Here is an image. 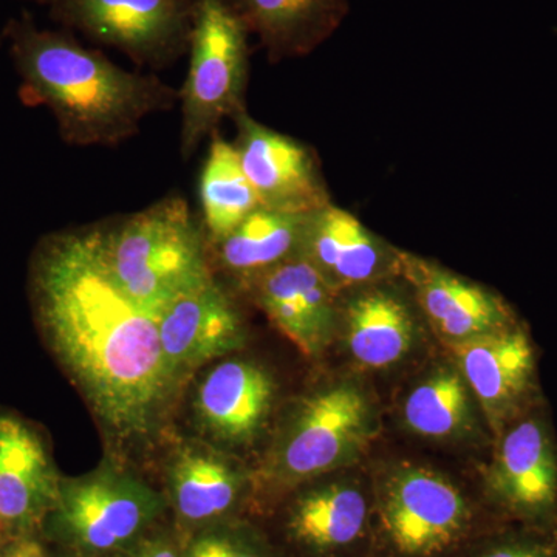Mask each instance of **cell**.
<instances>
[{"label": "cell", "instance_id": "obj_1", "mask_svg": "<svg viewBox=\"0 0 557 557\" xmlns=\"http://www.w3.org/2000/svg\"><path fill=\"white\" fill-rule=\"evenodd\" d=\"M28 296L40 335L106 431L121 440L148 437L175 381L159 319L119 287L95 225L39 240Z\"/></svg>", "mask_w": 557, "mask_h": 557}, {"label": "cell", "instance_id": "obj_2", "mask_svg": "<svg viewBox=\"0 0 557 557\" xmlns=\"http://www.w3.org/2000/svg\"><path fill=\"white\" fill-rule=\"evenodd\" d=\"M2 42L21 100L49 109L62 141L75 148H115L148 116L178 106L180 90L159 76L120 67L72 33L40 28L30 14L7 22Z\"/></svg>", "mask_w": 557, "mask_h": 557}, {"label": "cell", "instance_id": "obj_3", "mask_svg": "<svg viewBox=\"0 0 557 557\" xmlns=\"http://www.w3.org/2000/svg\"><path fill=\"white\" fill-rule=\"evenodd\" d=\"M95 228L119 287L157 319L174 300L215 277L203 225L177 194Z\"/></svg>", "mask_w": 557, "mask_h": 557}, {"label": "cell", "instance_id": "obj_4", "mask_svg": "<svg viewBox=\"0 0 557 557\" xmlns=\"http://www.w3.org/2000/svg\"><path fill=\"white\" fill-rule=\"evenodd\" d=\"M249 33L234 0H194L189 67L180 90V153L188 161L223 120L244 112Z\"/></svg>", "mask_w": 557, "mask_h": 557}, {"label": "cell", "instance_id": "obj_5", "mask_svg": "<svg viewBox=\"0 0 557 557\" xmlns=\"http://www.w3.org/2000/svg\"><path fill=\"white\" fill-rule=\"evenodd\" d=\"M163 511L152 487L124 472L102 469L62 479L57 505L44 523L47 541L108 555L129 547Z\"/></svg>", "mask_w": 557, "mask_h": 557}, {"label": "cell", "instance_id": "obj_6", "mask_svg": "<svg viewBox=\"0 0 557 557\" xmlns=\"http://www.w3.org/2000/svg\"><path fill=\"white\" fill-rule=\"evenodd\" d=\"M375 434L368 395L350 381L321 388L289 420L271 471L285 483L302 482L354 463Z\"/></svg>", "mask_w": 557, "mask_h": 557}, {"label": "cell", "instance_id": "obj_7", "mask_svg": "<svg viewBox=\"0 0 557 557\" xmlns=\"http://www.w3.org/2000/svg\"><path fill=\"white\" fill-rule=\"evenodd\" d=\"M51 20L91 42L163 70L188 53L194 0H51Z\"/></svg>", "mask_w": 557, "mask_h": 557}, {"label": "cell", "instance_id": "obj_8", "mask_svg": "<svg viewBox=\"0 0 557 557\" xmlns=\"http://www.w3.org/2000/svg\"><path fill=\"white\" fill-rule=\"evenodd\" d=\"M487 471L491 496L508 515L553 531L557 515V445L547 420L530 410L500 435Z\"/></svg>", "mask_w": 557, "mask_h": 557}, {"label": "cell", "instance_id": "obj_9", "mask_svg": "<svg viewBox=\"0 0 557 557\" xmlns=\"http://www.w3.org/2000/svg\"><path fill=\"white\" fill-rule=\"evenodd\" d=\"M234 143L242 168L260 205L273 211L310 215L330 201L327 186L313 150L298 139L270 129L248 115L237 113Z\"/></svg>", "mask_w": 557, "mask_h": 557}, {"label": "cell", "instance_id": "obj_10", "mask_svg": "<svg viewBox=\"0 0 557 557\" xmlns=\"http://www.w3.org/2000/svg\"><path fill=\"white\" fill-rule=\"evenodd\" d=\"M450 347L494 434L530 412L536 394V355L522 325L516 322Z\"/></svg>", "mask_w": 557, "mask_h": 557}, {"label": "cell", "instance_id": "obj_11", "mask_svg": "<svg viewBox=\"0 0 557 557\" xmlns=\"http://www.w3.org/2000/svg\"><path fill=\"white\" fill-rule=\"evenodd\" d=\"M61 480L39 429L0 410V542L42 533Z\"/></svg>", "mask_w": 557, "mask_h": 557}, {"label": "cell", "instance_id": "obj_12", "mask_svg": "<svg viewBox=\"0 0 557 557\" xmlns=\"http://www.w3.org/2000/svg\"><path fill=\"white\" fill-rule=\"evenodd\" d=\"M383 519L399 553L428 557L461 536L469 522V507L463 494L443 475L406 467L387 480Z\"/></svg>", "mask_w": 557, "mask_h": 557}, {"label": "cell", "instance_id": "obj_13", "mask_svg": "<svg viewBox=\"0 0 557 557\" xmlns=\"http://www.w3.org/2000/svg\"><path fill=\"white\" fill-rule=\"evenodd\" d=\"M271 324L307 357L329 346L338 322L335 292L302 256L244 282Z\"/></svg>", "mask_w": 557, "mask_h": 557}, {"label": "cell", "instance_id": "obj_14", "mask_svg": "<svg viewBox=\"0 0 557 557\" xmlns=\"http://www.w3.org/2000/svg\"><path fill=\"white\" fill-rule=\"evenodd\" d=\"M161 350L175 384L245 344L239 309L218 278L183 296L159 317Z\"/></svg>", "mask_w": 557, "mask_h": 557}, {"label": "cell", "instance_id": "obj_15", "mask_svg": "<svg viewBox=\"0 0 557 557\" xmlns=\"http://www.w3.org/2000/svg\"><path fill=\"white\" fill-rule=\"evenodd\" d=\"M397 273L409 282L432 327L449 346L516 324L497 295L428 260L398 252Z\"/></svg>", "mask_w": 557, "mask_h": 557}, {"label": "cell", "instance_id": "obj_16", "mask_svg": "<svg viewBox=\"0 0 557 557\" xmlns=\"http://www.w3.org/2000/svg\"><path fill=\"white\" fill-rule=\"evenodd\" d=\"M300 256L336 293L366 287L391 271L397 273L398 252L391 251L351 212L333 203L307 219Z\"/></svg>", "mask_w": 557, "mask_h": 557}, {"label": "cell", "instance_id": "obj_17", "mask_svg": "<svg viewBox=\"0 0 557 557\" xmlns=\"http://www.w3.org/2000/svg\"><path fill=\"white\" fill-rule=\"evenodd\" d=\"M274 381L256 362L228 359L214 366L194 399L197 420L211 437L242 445L259 434L274 401Z\"/></svg>", "mask_w": 557, "mask_h": 557}, {"label": "cell", "instance_id": "obj_18", "mask_svg": "<svg viewBox=\"0 0 557 557\" xmlns=\"http://www.w3.org/2000/svg\"><path fill=\"white\" fill-rule=\"evenodd\" d=\"M270 61L306 57L335 35L348 14L347 0H234Z\"/></svg>", "mask_w": 557, "mask_h": 557}, {"label": "cell", "instance_id": "obj_19", "mask_svg": "<svg viewBox=\"0 0 557 557\" xmlns=\"http://www.w3.org/2000/svg\"><path fill=\"white\" fill-rule=\"evenodd\" d=\"M343 322L348 350L366 368H391L416 343V319L392 289H359L344 307Z\"/></svg>", "mask_w": 557, "mask_h": 557}, {"label": "cell", "instance_id": "obj_20", "mask_svg": "<svg viewBox=\"0 0 557 557\" xmlns=\"http://www.w3.org/2000/svg\"><path fill=\"white\" fill-rule=\"evenodd\" d=\"M309 215L260 207L219 240H208L209 262L242 282L300 255Z\"/></svg>", "mask_w": 557, "mask_h": 557}, {"label": "cell", "instance_id": "obj_21", "mask_svg": "<svg viewBox=\"0 0 557 557\" xmlns=\"http://www.w3.org/2000/svg\"><path fill=\"white\" fill-rule=\"evenodd\" d=\"M240 472L222 454L185 446L172 460V504L185 522L201 525L223 518L236 505L244 485Z\"/></svg>", "mask_w": 557, "mask_h": 557}, {"label": "cell", "instance_id": "obj_22", "mask_svg": "<svg viewBox=\"0 0 557 557\" xmlns=\"http://www.w3.org/2000/svg\"><path fill=\"white\" fill-rule=\"evenodd\" d=\"M201 225L209 242L222 239L262 207L234 143L212 135L199 178Z\"/></svg>", "mask_w": 557, "mask_h": 557}, {"label": "cell", "instance_id": "obj_23", "mask_svg": "<svg viewBox=\"0 0 557 557\" xmlns=\"http://www.w3.org/2000/svg\"><path fill=\"white\" fill-rule=\"evenodd\" d=\"M368 522V502L358 487L336 483L300 497L289 516V531L300 544L330 552L354 544Z\"/></svg>", "mask_w": 557, "mask_h": 557}, {"label": "cell", "instance_id": "obj_24", "mask_svg": "<svg viewBox=\"0 0 557 557\" xmlns=\"http://www.w3.org/2000/svg\"><path fill=\"white\" fill-rule=\"evenodd\" d=\"M403 416L410 431L428 438H453L472 426L471 391L457 368H440L406 398Z\"/></svg>", "mask_w": 557, "mask_h": 557}, {"label": "cell", "instance_id": "obj_25", "mask_svg": "<svg viewBox=\"0 0 557 557\" xmlns=\"http://www.w3.org/2000/svg\"><path fill=\"white\" fill-rule=\"evenodd\" d=\"M478 557H557V531L533 528L496 542Z\"/></svg>", "mask_w": 557, "mask_h": 557}, {"label": "cell", "instance_id": "obj_26", "mask_svg": "<svg viewBox=\"0 0 557 557\" xmlns=\"http://www.w3.org/2000/svg\"><path fill=\"white\" fill-rule=\"evenodd\" d=\"M185 557H263L247 539L230 531H208L190 542Z\"/></svg>", "mask_w": 557, "mask_h": 557}, {"label": "cell", "instance_id": "obj_27", "mask_svg": "<svg viewBox=\"0 0 557 557\" xmlns=\"http://www.w3.org/2000/svg\"><path fill=\"white\" fill-rule=\"evenodd\" d=\"M42 533L0 542V557H53Z\"/></svg>", "mask_w": 557, "mask_h": 557}, {"label": "cell", "instance_id": "obj_28", "mask_svg": "<svg viewBox=\"0 0 557 557\" xmlns=\"http://www.w3.org/2000/svg\"><path fill=\"white\" fill-rule=\"evenodd\" d=\"M113 557H185L164 541H146L135 547L123 549Z\"/></svg>", "mask_w": 557, "mask_h": 557}, {"label": "cell", "instance_id": "obj_29", "mask_svg": "<svg viewBox=\"0 0 557 557\" xmlns=\"http://www.w3.org/2000/svg\"><path fill=\"white\" fill-rule=\"evenodd\" d=\"M22 2L38 3V5L49 7L51 0H22Z\"/></svg>", "mask_w": 557, "mask_h": 557}, {"label": "cell", "instance_id": "obj_30", "mask_svg": "<svg viewBox=\"0 0 557 557\" xmlns=\"http://www.w3.org/2000/svg\"><path fill=\"white\" fill-rule=\"evenodd\" d=\"M54 557V556H53Z\"/></svg>", "mask_w": 557, "mask_h": 557}]
</instances>
